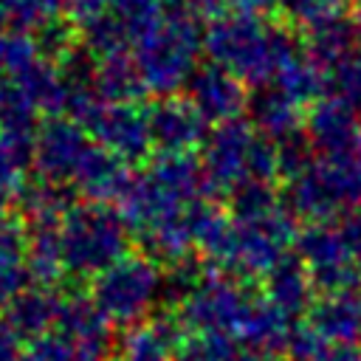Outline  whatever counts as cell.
I'll return each instance as SVG.
<instances>
[{
  "mask_svg": "<svg viewBox=\"0 0 361 361\" xmlns=\"http://www.w3.org/2000/svg\"><path fill=\"white\" fill-rule=\"evenodd\" d=\"M254 135L257 130L245 118L212 127L200 149V161H203L214 200H226L228 192L248 178V152H251Z\"/></svg>",
  "mask_w": 361,
  "mask_h": 361,
  "instance_id": "5",
  "label": "cell"
},
{
  "mask_svg": "<svg viewBox=\"0 0 361 361\" xmlns=\"http://www.w3.org/2000/svg\"><path fill=\"white\" fill-rule=\"evenodd\" d=\"M14 336L8 333V327L0 324V361H14Z\"/></svg>",
  "mask_w": 361,
  "mask_h": 361,
  "instance_id": "26",
  "label": "cell"
},
{
  "mask_svg": "<svg viewBox=\"0 0 361 361\" xmlns=\"http://www.w3.org/2000/svg\"><path fill=\"white\" fill-rule=\"evenodd\" d=\"M31 39H34V48H37V56L39 59L59 65L73 48H79V28H76V23H71L62 14V17H54V20L39 23L31 31Z\"/></svg>",
  "mask_w": 361,
  "mask_h": 361,
  "instance_id": "17",
  "label": "cell"
},
{
  "mask_svg": "<svg viewBox=\"0 0 361 361\" xmlns=\"http://www.w3.org/2000/svg\"><path fill=\"white\" fill-rule=\"evenodd\" d=\"M155 338H158V336L144 333V336H141V341H135V344H133V350H130L127 361H164V350L158 347V341H155Z\"/></svg>",
  "mask_w": 361,
  "mask_h": 361,
  "instance_id": "24",
  "label": "cell"
},
{
  "mask_svg": "<svg viewBox=\"0 0 361 361\" xmlns=\"http://www.w3.org/2000/svg\"><path fill=\"white\" fill-rule=\"evenodd\" d=\"M144 172L166 197H172L180 206L214 200L200 152H152Z\"/></svg>",
  "mask_w": 361,
  "mask_h": 361,
  "instance_id": "10",
  "label": "cell"
},
{
  "mask_svg": "<svg viewBox=\"0 0 361 361\" xmlns=\"http://www.w3.org/2000/svg\"><path fill=\"white\" fill-rule=\"evenodd\" d=\"M203 56L243 85L268 87L293 59V42L282 28L265 25L259 17L223 14L203 28Z\"/></svg>",
  "mask_w": 361,
  "mask_h": 361,
  "instance_id": "1",
  "label": "cell"
},
{
  "mask_svg": "<svg viewBox=\"0 0 361 361\" xmlns=\"http://www.w3.org/2000/svg\"><path fill=\"white\" fill-rule=\"evenodd\" d=\"M8 17H11V0H0V28L8 25Z\"/></svg>",
  "mask_w": 361,
  "mask_h": 361,
  "instance_id": "27",
  "label": "cell"
},
{
  "mask_svg": "<svg viewBox=\"0 0 361 361\" xmlns=\"http://www.w3.org/2000/svg\"><path fill=\"white\" fill-rule=\"evenodd\" d=\"M248 96L251 93L245 90V85L214 62H200L183 90V99L200 113L209 127L243 118V113L248 110Z\"/></svg>",
  "mask_w": 361,
  "mask_h": 361,
  "instance_id": "7",
  "label": "cell"
},
{
  "mask_svg": "<svg viewBox=\"0 0 361 361\" xmlns=\"http://www.w3.org/2000/svg\"><path fill=\"white\" fill-rule=\"evenodd\" d=\"M248 118H251V127L259 135L271 138L274 144L285 141L296 124L293 102L274 87H257L248 96Z\"/></svg>",
  "mask_w": 361,
  "mask_h": 361,
  "instance_id": "14",
  "label": "cell"
},
{
  "mask_svg": "<svg viewBox=\"0 0 361 361\" xmlns=\"http://www.w3.org/2000/svg\"><path fill=\"white\" fill-rule=\"evenodd\" d=\"M62 8H65V17L76 25L104 14L110 8V0H62Z\"/></svg>",
  "mask_w": 361,
  "mask_h": 361,
  "instance_id": "22",
  "label": "cell"
},
{
  "mask_svg": "<svg viewBox=\"0 0 361 361\" xmlns=\"http://www.w3.org/2000/svg\"><path fill=\"white\" fill-rule=\"evenodd\" d=\"M93 144L113 152L130 166H138L141 161H149L152 138L147 127V113L141 104H107L96 113L90 127L85 130Z\"/></svg>",
  "mask_w": 361,
  "mask_h": 361,
  "instance_id": "6",
  "label": "cell"
},
{
  "mask_svg": "<svg viewBox=\"0 0 361 361\" xmlns=\"http://www.w3.org/2000/svg\"><path fill=\"white\" fill-rule=\"evenodd\" d=\"M93 85H96L99 99L107 104H141L149 96L133 51L99 59Z\"/></svg>",
  "mask_w": 361,
  "mask_h": 361,
  "instance_id": "13",
  "label": "cell"
},
{
  "mask_svg": "<svg viewBox=\"0 0 361 361\" xmlns=\"http://www.w3.org/2000/svg\"><path fill=\"white\" fill-rule=\"evenodd\" d=\"M130 228L116 206L79 200L59 226L62 268L76 276H99L127 257Z\"/></svg>",
  "mask_w": 361,
  "mask_h": 361,
  "instance_id": "2",
  "label": "cell"
},
{
  "mask_svg": "<svg viewBox=\"0 0 361 361\" xmlns=\"http://www.w3.org/2000/svg\"><path fill=\"white\" fill-rule=\"evenodd\" d=\"M37 48L31 34L17 31V28H0V82L17 76L25 71L31 62H37Z\"/></svg>",
  "mask_w": 361,
  "mask_h": 361,
  "instance_id": "19",
  "label": "cell"
},
{
  "mask_svg": "<svg viewBox=\"0 0 361 361\" xmlns=\"http://www.w3.org/2000/svg\"><path fill=\"white\" fill-rule=\"evenodd\" d=\"M6 209H8V200H6V197H0V223L8 217V214H6Z\"/></svg>",
  "mask_w": 361,
  "mask_h": 361,
  "instance_id": "28",
  "label": "cell"
},
{
  "mask_svg": "<svg viewBox=\"0 0 361 361\" xmlns=\"http://www.w3.org/2000/svg\"><path fill=\"white\" fill-rule=\"evenodd\" d=\"M161 276L147 257H124L93 282V302L113 319H135L155 296Z\"/></svg>",
  "mask_w": 361,
  "mask_h": 361,
  "instance_id": "4",
  "label": "cell"
},
{
  "mask_svg": "<svg viewBox=\"0 0 361 361\" xmlns=\"http://www.w3.org/2000/svg\"><path fill=\"white\" fill-rule=\"evenodd\" d=\"M276 6L290 20H316V17L324 14L327 0H276Z\"/></svg>",
  "mask_w": 361,
  "mask_h": 361,
  "instance_id": "23",
  "label": "cell"
},
{
  "mask_svg": "<svg viewBox=\"0 0 361 361\" xmlns=\"http://www.w3.org/2000/svg\"><path fill=\"white\" fill-rule=\"evenodd\" d=\"M62 0H11V17H8V28L25 31L31 34L39 23L62 17Z\"/></svg>",
  "mask_w": 361,
  "mask_h": 361,
  "instance_id": "20",
  "label": "cell"
},
{
  "mask_svg": "<svg viewBox=\"0 0 361 361\" xmlns=\"http://www.w3.org/2000/svg\"><path fill=\"white\" fill-rule=\"evenodd\" d=\"M186 313L195 324L206 330H226L234 319H245V305L240 290L234 288L231 276L226 274H206L197 288L189 293Z\"/></svg>",
  "mask_w": 361,
  "mask_h": 361,
  "instance_id": "12",
  "label": "cell"
},
{
  "mask_svg": "<svg viewBox=\"0 0 361 361\" xmlns=\"http://www.w3.org/2000/svg\"><path fill=\"white\" fill-rule=\"evenodd\" d=\"M133 175H135V166L124 164L113 152L93 144L85 152V158L79 161V166L71 178V186L79 195V200H85V203L116 206L121 200V195L127 192Z\"/></svg>",
  "mask_w": 361,
  "mask_h": 361,
  "instance_id": "11",
  "label": "cell"
},
{
  "mask_svg": "<svg viewBox=\"0 0 361 361\" xmlns=\"http://www.w3.org/2000/svg\"><path fill=\"white\" fill-rule=\"evenodd\" d=\"M90 147H93L90 135L71 118L65 116L42 118L34 147V175L71 186V178Z\"/></svg>",
  "mask_w": 361,
  "mask_h": 361,
  "instance_id": "8",
  "label": "cell"
},
{
  "mask_svg": "<svg viewBox=\"0 0 361 361\" xmlns=\"http://www.w3.org/2000/svg\"><path fill=\"white\" fill-rule=\"evenodd\" d=\"M79 28V45L99 62V59H107V56H116V54H127L133 51V39H130V31L127 25L121 23V17L107 8L104 14L76 25Z\"/></svg>",
  "mask_w": 361,
  "mask_h": 361,
  "instance_id": "15",
  "label": "cell"
},
{
  "mask_svg": "<svg viewBox=\"0 0 361 361\" xmlns=\"http://www.w3.org/2000/svg\"><path fill=\"white\" fill-rule=\"evenodd\" d=\"M48 293L51 290H23L20 296H14L11 299V322L25 333L42 330L59 310V305Z\"/></svg>",
  "mask_w": 361,
  "mask_h": 361,
  "instance_id": "18",
  "label": "cell"
},
{
  "mask_svg": "<svg viewBox=\"0 0 361 361\" xmlns=\"http://www.w3.org/2000/svg\"><path fill=\"white\" fill-rule=\"evenodd\" d=\"M28 175L20 169V164L11 158V152L3 147V141H0V197H6V200H11L14 197V192L20 189V183L25 180Z\"/></svg>",
  "mask_w": 361,
  "mask_h": 361,
  "instance_id": "21",
  "label": "cell"
},
{
  "mask_svg": "<svg viewBox=\"0 0 361 361\" xmlns=\"http://www.w3.org/2000/svg\"><path fill=\"white\" fill-rule=\"evenodd\" d=\"M226 209L237 223H251V220H259V217H268L271 212H276V192H274L271 180L245 178L243 183H237L228 192Z\"/></svg>",
  "mask_w": 361,
  "mask_h": 361,
  "instance_id": "16",
  "label": "cell"
},
{
  "mask_svg": "<svg viewBox=\"0 0 361 361\" xmlns=\"http://www.w3.org/2000/svg\"><path fill=\"white\" fill-rule=\"evenodd\" d=\"M276 6V0H226L228 14H240V17H259L265 11H271Z\"/></svg>",
  "mask_w": 361,
  "mask_h": 361,
  "instance_id": "25",
  "label": "cell"
},
{
  "mask_svg": "<svg viewBox=\"0 0 361 361\" xmlns=\"http://www.w3.org/2000/svg\"><path fill=\"white\" fill-rule=\"evenodd\" d=\"M144 113L155 152H197L212 133V127L183 96L152 99Z\"/></svg>",
  "mask_w": 361,
  "mask_h": 361,
  "instance_id": "9",
  "label": "cell"
},
{
  "mask_svg": "<svg viewBox=\"0 0 361 361\" xmlns=\"http://www.w3.org/2000/svg\"><path fill=\"white\" fill-rule=\"evenodd\" d=\"M203 25L192 17H166L152 34L133 45L141 79L155 99L180 96L200 65Z\"/></svg>",
  "mask_w": 361,
  "mask_h": 361,
  "instance_id": "3",
  "label": "cell"
}]
</instances>
